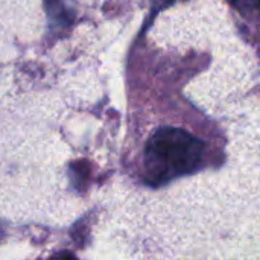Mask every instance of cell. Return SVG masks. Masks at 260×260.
I'll return each mask as SVG.
<instances>
[{
	"mask_svg": "<svg viewBox=\"0 0 260 260\" xmlns=\"http://www.w3.org/2000/svg\"><path fill=\"white\" fill-rule=\"evenodd\" d=\"M52 260H75L70 254H61V256H58V257H55V259Z\"/></svg>",
	"mask_w": 260,
	"mask_h": 260,
	"instance_id": "cell-4",
	"label": "cell"
},
{
	"mask_svg": "<svg viewBox=\"0 0 260 260\" xmlns=\"http://www.w3.org/2000/svg\"><path fill=\"white\" fill-rule=\"evenodd\" d=\"M242 12H256L259 8V0H230Z\"/></svg>",
	"mask_w": 260,
	"mask_h": 260,
	"instance_id": "cell-3",
	"label": "cell"
},
{
	"mask_svg": "<svg viewBox=\"0 0 260 260\" xmlns=\"http://www.w3.org/2000/svg\"><path fill=\"white\" fill-rule=\"evenodd\" d=\"M47 15L53 24H70L73 21V12L67 6V0H44Z\"/></svg>",
	"mask_w": 260,
	"mask_h": 260,
	"instance_id": "cell-2",
	"label": "cell"
},
{
	"mask_svg": "<svg viewBox=\"0 0 260 260\" xmlns=\"http://www.w3.org/2000/svg\"><path fill=\"white\" fill-rule=\"evenodd\" d=\"M204 143L180 128H161L148 142L145 163L152 183H166L172 178L200 169Z\"/></svg>",
	"mask_w": 260,
	"mask_h": 260,
	"instance_id": "cell-1",
	"label": "cell"
}]
</instances>
